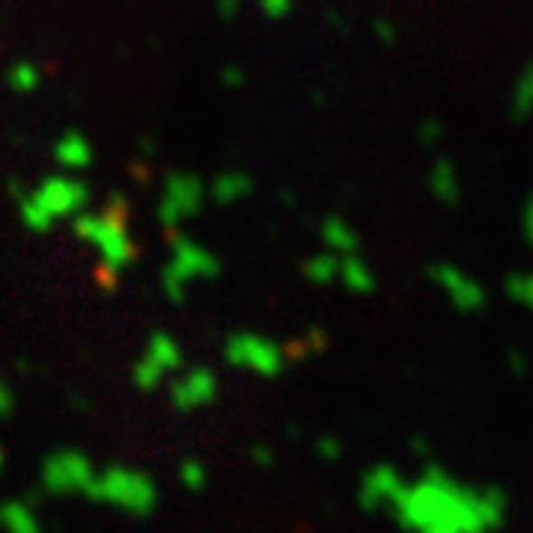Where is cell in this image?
<instances>
[{
    "label": "cell",
    "instance_id": "1",
    "mask_svg": "<svg viewBox=\"0 0 533 533\" xmlns=\"http://www.w3.org/2000/svg\"><path fill=\"white\" fill-rule=\"evenodd\" d=\"M507 510L504 489L463 483L444 468L426 465L400 486L388 513L407 533H495Z\"/></svg>",
    "mask_w": 533,
    "mask_h": 533
},
{
    "label": "cell",
    "instance_id": "2",
    "mask_svg": "<svg viewBox=\"0 0 533 533\" xmlns=\"http://www.w3.org/2000/svg\"><path fill=\"white\" fill-rule=\"evenodd\" d=\"M87 492L95 500H104V504H113L134 516L152 513L157 504V492H154L152 480L140 472H127V468H110V472H104V474H95Z\"/></svg>",
    "mask_w": 533,
    "mask_h": 533
},
{
    "label": "cell",
    "instance_id": "3",
    "mask_svg": "<svg viewBox=\"0 0 533 533\" xmlns=\"http://www.w3.org/2000/svg\"><path fill=\"white\" fill-rule=\"evenodd\" d=\"M426 276H430V282L439 287L444 294V300L460 314H477V312H483L489 303L486 287L480 285L472 273H465L463 266H456L451 261H433L426 266Z\"/></svg>",
    "mask_w": 533,
    "mask_h": 533
},
{
    "label": "cell",
    "instance_id": "4",
    "mask_svg": "<svg viewBox=\"0 0 533 533\" xmlns=\"http://www.w3.org/2000/svg\"><path fill=\"white\" fill-rule=\"evenodd\" d=\"M226 356L231 365L238 368H249L261 377H276L285 368V350L279 344H273L270 338L261 335H231L226 344Z\"/></svg>",
    "mask_w": 533,
    "mask_h": 533
},
{
    "label": "cell",
    "instance_id": "5",
    "mask_svg": "<svg viewBox=\"0 0 533 533\" xmlns=\"http://www.w3.org/2000/svg\"><path fill=\"white\" fill-rule=\"evenodd\" d=\"M83 199V187L74 181H60L51 178L42 184L39 193H33V201L24 205V220L33 229H48L53 217H62L66 210H74Z\"/></svg>",
    "mask_w": 533,
    "mask_h": 533
},
{
    "label": "cell",
    "instance_id": "6",
    "mask_svg": "<svg viewBox=\"0 0 533 533\" xmlns=\"http://www.w3.org/2000/svg\"><path fill=\"white\" fill-rule=\"evenodd\" d=\"M92 465L87 456L74 454V451H60L45 460L42 468V483L48 492L69 495V492H87L92 483Z\"/></svg>",
    "mask_w": 533,
    "mask_h": 533
},
{
    "label": "cell",
    "instance_id": "7",
    "mask_svg": "<svg viewBox=\"0 0 533 533\" xmlns=\"http://www.w3.org/2000/svg\"><path fill=\"white\" fill-rule=\"evenodd\" d=\"M403 483H407V477L400 474V468L388 463L373 465L359 480V504L370 513H388L391 500L397 498Z\"/></svg>",
    "mask_w": 533,
    "mask_h": 533
},
{
    "label": "cell",
    "instance_id": "8",
    "mask_svg": "<svg viewBox=\"0 0 533 533\" xmlns=\"http://www.w3.org/2000/svg\"><path fill=\"white\" fill-rule=\"evenodd\" d=\"M178 361H181V353H178L175 341L166 335H154L148 356L136 365V382H140L143 388H152L169 368H178Z\"/></svg>",
    "mask_w": 533,
    "mask_h": 533
},
{
    "label": "cell",
    "instance_id": "9",
    "mask_svg": "<svg viewBox=\"0 0 533 533\" xmlns=\"http://www.w3.org/2000/svg\"><path fill=\"white\" fill-rule=\"evenodd\" d=\"M213 394H217V379H213V373L193 370L190 377L175 382L173 400H175L178 409H196V407H205V403H210Z\"/></svg>",
    "mask_w": 533,
    "mask_h": 533
},
{
    "label": "cell",
    "instance_id": "10",
    "mask_svg": "<svg viewBox=\"0 0 533 533\" xmlns=\"http://www.w3.org/2000/svg\"><path fill=\"white\" fill-rule=\"evenodd\" d=\"M426 184H430V193L439 199L442 205H456V201L463 199V181L451 160H435Z\"/></svg>",
    "mask_w": 533,
    "mask_h": 533
},
{
    "label": "cell",
    "instance_id": "11",
    "mask_svg": "<svg viewBox=\"0 0 533 533\" xmlns=\"http://www.w3.org/2000/svg\"><path fill=\"white\" fill-rule=\"evenodd\" d=\"M78 231L80 234H89V240H95V243H101V249H104V255L110 258V264L113 266H122V264H127L125 258H127V240H125V234L122 231H113V238H104V231L98 229V220H80L78 222Z\"/></svg>",
    "mask_w": 533,
    "mask_h": 533
},
{
    "label": "cell",
    "instance_id": "12",
    "mask_svg": "<svg viewBox=\"0 0 533 533\" xmlns=\"http://www.w3.org/2000/svg\"><path fill=\"white\" fill-rule=\"evenodd\" d=\"M338 279L344 282L347 291H353V294H370L373 285H377L368 261H361L356 252H350V255H344V258H341Z\"/></svg>",
    "mask_w": 533,
    "mask_h": 533
},
{
    "label": "cell",
    "instance_id": "13",
    "mask_svg": "<svg viewBox=\"0 0 533 533\" xmlns=\"http://www.w3.org/2000/svg\"><path fill=\"white\" fill-rule=\"evenodd\" d=\"M533 116V62L519 71L513 83V95H510V119L528 122Z\"/></svg>",
    "mask_w": 533,
    "mask_h": 533
},
{
    "label": "cell",
    "instance_id": "14",
    "mask_svg": "<svg viewBox=\"0 0 533 533\" xmlns=\"http://www.w3.org/2000/svg\"><path fill=\"white\" fill-rule=\"evenodd\" d=\"M173 270H178V285H181L190 273H217V261H213L208 252L193 247V243H181V252H178ZM175 287H173V296H175Z\"/></svg>",
    "mask_w": 533,
    "mask_h": 533
},
{
    "label": "cell",
    "instance_id": "15",
    "mask_svg": "<svg viewBox=\"0 0 533 533\" xmlns=\"http://www.w3.org/2000/svg\"><path fill=\"white\" fill-rule=\"evenodd\" d=\"M320 231H323V238H326L329 247H332L335 252H341V255H350V252L359 249V234L350 229L341 217H326L323 229H320Z\"/></svg>",
    "mask_w": 533,
    "mask_h": 533
},
{
    "label": "cell",
    "instance_id": "16",
    "mask_svg": "<svg viewBox=\"0 0 533 533\" xmlns=\"http://www.w3.org/2000/svg\"><path fill=\"white\" fill-rule=\"evenodd\" d=\"M504 294L521 305L525 312H533V273H513L504 279Z\"/></svg>",
    "mask_w": 533,
    "mask_h": 533
},
{
    "label": "cell",
    "instance_id": "17",
    "mask_svg": "<svg viewBox=\"0 0 533 533\" xmlns=\"http://www.w3.org/2000/svg\"><path fill=\"white\" fill-rule=\"evenodd\" d=\"M0 525H4L9 533H39L33 516H30L27 507H21V504L0 507Z\"/></svg>",
    "mask_w": 533,
    "mask_h": 533
},
{
    "label": "cell",
    "instance_id": "18",
    "mask_svg": "<svg viewBox=\"0 0 533 533\" xmlns=\"http://www.w3.org/2000/svg\"><path fill=\"white\" fill-rule=\"evenodd\" d=\"M338 266H341V258H335V255H320V258L305 261L303 273L314 285H329V282L338 279Z\"/></svg>",
    "mask_w": 533,
    "mask_h": 533
},
{
    "label": "cell",
    "instance_id": "19",
    "mask_svg": "<svg viewBox=\"0 0 533 533\" xmlns=\"http://www.w3.org/2000/svg\"><path fill=\"white\" fill-rule=\"evenodd\" d=\"M57 154H60V160H66L69 166H83V164H89V145H87V140H80L78 134H69L66 140L60 143Z\"/></svg>",
    "mask_w": 533,
    "mask_h": 533
},
{
    "label": "cell",
    "instance_id": "20",
    "mask_svg": "<svg viewBox=\"0 0 533 533\" xmlns=\"http://www.w3.org/2000/svg\"><path fill=\"white\" fill-rule=\"evenodd\" d=\"M217 199L222 201H231V199H238L243 193H249V178H243V175H229V178H222L220 184H217Z\"/></svg>",
    "mask_w": 533,
    "mask_h": 533
},
{
    "label": "cell",
    "instance_id": "21",
    "mask_svg": "<svg viewBox=\"0 0 533 533\" xmlns=\"http://www.w3.org/2000/svg\"><path fill=\"white\" fill-rule=\"evenodd\" d=\"M521 234H525L528 247L533 249V196L525 201V208H521Z\"/></svg>",
    "mask_w": 533,
    "mask_h": 533
},
{
    "label": "cell",
    "instance_id": "22",
    "mask_svg": "<svg viewBox=\"0 0 533 533\" xmlns=\"http://www.w3.org/2000/svg\"><path fill=\"white\" fill-rule=\"evenodd\" d=\"M184 480H187L190 489H201L205 486V468L196 465V463H187L184 465Z\"/></svg>",
    "mask_w": 533,
    "mask_h": 533
},
{
    "label": "cell",
    "instance_id": "23",
    "mask_svg": "<svg viewBox=\"0 0 533 533\" xmlns=\"http://www.w3.org/2000/svg\"><path fill=\"white\" fill-rule=\"evenodd\" d=\"M317 454L323 456V460H338V456H341V444L335 439H320L317 442Z\"/></svg>",
    "mask_w": 533,
    "mask_h": 533
},
{
    "label": "cell",
    "instance_id": "24",
    "mask_svg": "<svg viewBox=\"0 0 533 533\" xmlns=\"http://www.w3.org/2000/svg\"><path fill=\"white\" fill-rule=\"evenodd\" d=\"M264 9L270 13L273 18H282L287 9H291V0H264Z\"/></svg>",
    "mask_w": 533,
    "mask_h": 533
},
{
    "label": "cell",
    "instance_id": "25",
    "mask_svg": "<svg viewBox=\"0 0 533 533\" xmlns=\"http://www.w3.org/2000/svg\"><path fill=\"white\" fill-rule=\"evenodd\" d=\"M9 409H13V394H9V388L0 382V415H6Z\"/></svg>",
    "mask_w": 533,
    "mask_h": 533
},
{
    "label": "cell",
    "instance_id": "26",
    "mask_svg": "<svg viewBox=\"0 0 533 533\" xmlns=\"http://www.w3.org/2000/svg\"><path fill=\"white\" fill-rule=\"evenodd\" d=\"M0 465H4V454H0Z\"/></svg>",
    "mask_w": 533,
    "mask_h": 533
}]
</instances>
